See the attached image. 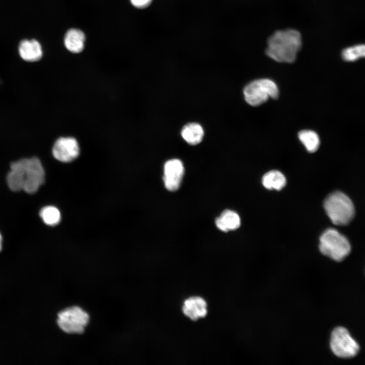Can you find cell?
<instances>
[{
    "label": "cell",
    "instance_id": "obj_13",
    "mask_svg": "<svg viewBox=\"0 0 365 365\" xmlns=\"http://www.w3.org/2000/svg\"><path fill=\"white\" fill-rule=\"evenodd\" d=\"M215 224L221 231L227 232L238 228L240 226V218L236 212L227 209L216 219Z\"/></svg>",
    "mask_w": 365,
    "mask_h": 365
},
{
    "label": "cell",
    "instance_id": "obj_2",
    "mask_svg": "<svg viewBox=\"0 0 365 365\" xmlns=\"http://www.w3.org/2000/svg\"><path fill=\"white\" fill-rule=\"evenodd\" d=\"M266 54L278 62L293 63L302 46L300 32L294 29L279 30L268 39Z\"/></svg>",
    "mask_w": 365,
    "mask_h": 365
},
{
    "label": "cell",
    "instance_id": "obj_12",
    "mask_svg": "<svg viewBox=\"0 0 365 365\" xmlns=\"http://www.w3.org/2000/svg\"><path fill=\"white\" fill-rule=\"evenodd\" d=\"M85 35L78 29H69L64 36V45L66 48L72 53H78L82 51L84 48Z\"/></svg>",
    "mask_w": 365,
    "mask_h": 365
},
{
    "label": "cell",
    "instance_id": "obj_4",
    "mask_svg": "<svg viewBox=\"0 0 365 365\" xmlns=\"http://www.w3.org/2000/svg\"><path fill=\"white\" fill-rule=\"evenodd\" d=\"M319 248L323 255L337 262L343 260L351 251L347 238L333 228L327 229L321 234Z\"/></svg>",
    "mask_w": 365,
    "mask_h": 365
},
{
    "label": "cell",
    "instance_id": "obj_11",
    "mask_svg": "<svg viewBox=\"0 0 365 365\" xmlns=\"http://www.w3.org/2000/svg\"><path fill=\"white\" fill-rule=\"evenodd\" d=\"M20 57L28 62L37 61L43 56L41 44L35 40H23L20 42L18 47Z\"/></svg>",
    "mask_w": 365,
    "mask_h": 365
},
{
    "label": "cell",
    "instance_id": "obj_17",
    "mask_svg": "<svg viewBox=\"0 0 365 365\" xmlns=\"http://www.w3.org/2000/svg\"><path fill=\"white\" fill-rule=\"evenodd\" d=\"M342 57L345 61L353 62L365 58V44H358L345 48Z\"/></svg>",
    "mask_w": 365,
    "mask_h": 365
},
{
    "label": "cell",
    "instance_id": "obj_20",
    "mask_svg": "<svg viewBox=\"0 0 365 365\" xmlns=\"http://www.w3.org/2000/svg\"><path fill=\"white\" fill-rule=\"evenodd\" d=\"M2 235H1V233H0V251H1L2 248Z\"/></svg>",
    "mask_w": 365,
    "mask_h": 365
},
{
    "label": "cell",
    "instance_id": "obj_10",
    "mask_svg": "<svg viewBox=\"0 0 365 365\" xmlns=\"http://www.w3.org/2000/svg\"><path fill=\"white\" fill-rule=\"evenodd\" d=\"M182 309L184 314L192 320L203 318L207 313L206 301L198 296L186 299L184 302Z\"/></svg>",
    "mask_w": 365,
    "mask_h": 365
},
{
    "label": "cell",
    "instance_id": "obj_18",
    "mask_svg": "<svg viewBox=\"0 0 365 365\" xmlns=\"http://www.w3.org/2000/svg\"><path fill=\"white\" fill-rule=\"evenodd\" d=\"M40 215L43 222L49 226H55L58 224L61 218L59 210L53 206H48L43 208Z\"/></svg>",
    "mask_w": 365,
    "mask_h": 365
},
{
    "label": "cell",
    "instance_id": "obj_8",
    "mask_svg": "<svg viewBox=\"0 0 365 365\" xmlns=\"http://www.w3.org/2000/svg\"><path fill=\"white\" fill-rule=\"evenodd\" d=\"M53 157L62 162H70L80 154L79 143L74 137H61L57 139L52 148Z\"/></svg>",
    "mask_w": 365,
    "mask_h": 365
},
{
    "label": "cell",
    "instance_id": "obj_1",
    "mask_svg": "<svg viewBox=\"0 0 365 365\" xmlns=\"http://www.w3.org/2000/svg\"><path fill=\"white\" fill-rule=\"evenodd\" d=\"M45 180V170L36 157L24 158L12 162L7 177L9 188L13 191L24 190L35 193Z\"/></svg>",
    "mask_w": 365,
    "mask_h": 365
},
{
    "label": "cell",
    "instance_id": "obj_19",
    "mask_svg": "<svg viewBox=\"0 0 365 365\" xmlns=\"http://www.w3.org/2000/svg\"><path fill=\"white\" fill-rule=\"evenodd\" d=\"M132 5L137 8L142 9L148 7L152 0H130Z\"/></svg>",
    "mask_w": 365,
    "mask_h": 365
},
{
    "label": "cell",
    "instance_id": "obj_7",
    "mask_svg": "<svg viewBox=\"0 0 365 365\" xmlns=\"http://www.w3.org/2000/svg\"><path fill=\"white\" fill-rule=\"evenodd\" d=\"M330 348L333 353L340 358L353 357L358 353L359 347L348 330L342 326L336 327L332 332Z\"/></svg>",
    "mask_w": 365,
    "mask_h": 365
},
{
    "label": "cell",
    "instance_id": "obj_3",
    "mask_svg": "<svg viewBox=\"0 0 365 365\" xmlns=\"http://www.w3.org/2000/svg\"><path fill=\"white\" fill-rule=\"evenodd\" d=\"M323 206L327 216L335 225L348 224L355 214L352 201L346 194L340 191L328 195L324 200Z\"/></svg>",
    "mask_w": 365,
    "mask_h": 365
},
{
    "label": "cell",
    "instance_id": "obj_9",
    "mask_svg": "<svg viewBox=\"0 0 365 365\" xmlns=\"http://www.w3.org/2000/svg\"><path fill=\"white\" fill-rule=\"evenodd\" d=\"M163 180L167 190L175 191L180 187L184 173L182 162L178 159H172L166 162L164 166Z\"/></svg>",
    "mask_w": 365,
    "mask_h": 365
},
{
    "label": "cell",
    "instance_id": "obj_16",
    "mask_svg": "<svg viewBox=\"0 0 365 365\" xmlns=\"http://www.w3.org/2000/svg\"><path fill=\"white\" fill-rule=\"evenodd\" d=\"M298 137L309 152L314 153L318 150L320 139L318 134L314 131L302 130L299 132Z\"/></svg>",
    "mask_w": 365,
    "mask_h": 365
},
{
    "label": "cell",
    "instance_id": "obj_5",
    "mask_svg": "<svg viewBox=\"0 0 365 365\" xmlns=\"http://www.w3.org/2000/svg\"><path fill=\"white\" fill-rule=\"evenodd\" d=\"M245 101L251 106H258L269 98L276 99L279 95L276 83L268 79L256 80L247 85L243 90Z\"/></svg>",
    "mask_w": 365,
    "mask_h": 365
},
{
    "label": "cell",
    "instance_id": "obj_14",
    "mask_svg": "<svg viewBox=\"0 0 365 365\" xmlns=\"http://www.w3.org/2000/svg\"><path fill=\"white\" fill-rule=\"evenodd\" d=\"M182 138L189 144L195 145L200 143L203 138L204 130L202 127L196 123H189L182 129Z\"/></svg>",
    "mask_w": 365,
    "mask_h": 365
},
{
    "label": "cell",
    "instance_id": "obj_15",
    "mask_svg": "<svg viewBox=\"0 0 365 365\" xmlns=\"http://www.w3.org/2000/svg\"><path fill=\"white\" fill-rule=\"evenodd\" d=\"M264 187L267 189L280 190L286 182L284 175L278 170H271L265 173L262 180Z\"/></svg>",
    "mask_w": 365,
    "mask_h": 365
},
{
    "label": "cell",
    "instance_id": "obj_6",
    "mask_svg": "<svg viewBox=\"0 0 365 365\" xmlns=\"http://www.w3.org/2000/svg\"><path fill=\"white\" fill-rule=\"evenodd\" d=\"M89 321V315L88 313L77 306L66 308L57 314L58 326L63 332L67 334L83 333Z\"/></svg>",
    "mask_w": 365,
    "mask_h": 365
}]
</instances>
